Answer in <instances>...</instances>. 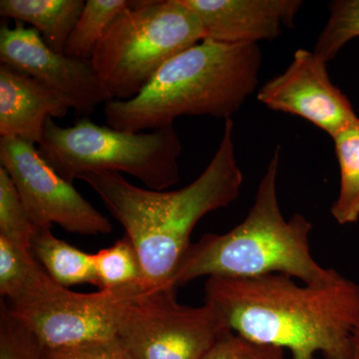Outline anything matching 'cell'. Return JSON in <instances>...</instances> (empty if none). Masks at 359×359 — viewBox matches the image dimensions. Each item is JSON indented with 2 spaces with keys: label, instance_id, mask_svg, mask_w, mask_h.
<instances>
[{
  "label": "cell",
  "instance_id": "cell-1",
  "mask_svg": "<svg viewBox=\"0 0 359 359\" xmlns=\"http://www.w3.org/2000/svg\"><path fill=\"white\" fill-rule=\"evenodd\" d=\"M205 302L231 332L287 349L292 359H349L359 325V283L339 276L325 285H299L271 273L248 278H209Z\"/></svg>",
  "mask_w": 359,
  "mask_h": 359
},
{
  "label": "cell",
  "instance_id": "cell-11",
  "mask_svg": "<svg viewBox=\"0 0 359 359\" xmlns=\"http://www.w3.org/2000/svg\"><path fill=\"white\" fill-rule=\"evenodd\" d=\"M327 65L313 51L297 49L287 69L261 87L257 100L269 109L304 118L332 138L358 117L332 83Z\"/></svg>",
  "mask_w": 359,
  "mask_h": 359
},
{
  "label": "cell",
  "instance_id": "cell-5",
  "mask_svg": "<svg viewBox=\"0 0 359 359\" xmlns=\"http://www.w3.org/2000/svg\"><path fill=\"white\" fill-rule=\"evenodd\" d=\"M37 149L69 183L84 174L113 172L140 180L151 190L166 191L181 179L183 144L174 125L134 133L100 126L88 117L67 128L48 118Z\"/></svg>",
  "mask_w": 359,
  "mask_h": 359
},
{
  "label": "cell",
  "instance_id": "cell-22",
  "mask_svg": "<svg viewBox=\"0 0 359 359\" xmlns=\"http://www.w3.org/2000/svg\"><path fill=\"white\" fill-rule=\"evenodd\" d=\"M44 347L20 320L13 318L1 302L0 313V359H41Z\"/></svg>",
  "mask_w": 359,
  "mask_h": 359
},
{
  "label": "cell",
  "instance_id": "cell-2",
  "mask_svg": "<svg viewBox=\"0 0 359 359\" xmlns=\"http://www.w3.org/2000/svg\"><path fill=\"white\" fill-rule=\"evenodd\" d=\"M233 121L224 120L216 153L197 179L175 191L135 186L121 174L79 177L102 200L132 241L151 287H173L172 280L185 257L194 229L205 215L223 209L240 196L244 175L233 143ZM175 289V287H174Z\"/></svg>",
  "mask_w": 359,
  "mask_h": 359
},
{
  "label": "cell",
  "instance_id": "cell-25",
  "mask_svg": "<svg viewBox=\"0 0 359 359\" xmlns=\"http://www.w3.org/2000/svg\"><path fill=\"white\" fill-rule=\"evenodd\" d=\"M349 359H359V325L351 337V351Z\"/></svg>",
  "mask_w": 359,
  "mask_h": 359
},
{
  "label": "cell",
  "instance_id": "cell-13",
  "mask_svg": "<svg viewBox=\"0 0 359 359\" xmlns=\"http://www.w3.org/2000/svg\"><path fill=\"white\" fill-rule=\"evenodd\" d=\"M69 104L26 73L0 65V136L39 146L48 118H65Z\"/></svg>",
  "mask_w": 359,
  "mask_h": 359
},
{
  "label": "cell",
  "instance_id": "cell-6",
  "mask_svg": "<svg viewBox=\"0 0 359 359\" xmlns=\"http://www.w3.org/2000/svg\"><path fill=\"white\" fill-rule=\"evenodd\" d=\"M204 39L183 0H137L108 28L90 62L113 99L129 100L170 59Z\"/></svg>",
  "mask_w": 359,
  "mask_h": 359
},
{
  "label": "cell",
  "instance_id": "cell-16",
  "mask_svg": "<svg viewBox=\"0 0 359 359\" xmlns=\"http://www.w3.org/2000/svg\"><path fill=\"white\" fill-rule=\"evenodd\" d=\"M332 140L339 167V191L330 214L344 226L359 219V118Z\"/></svg>",
  "mask_w": 359,
  "mask_h": 359
},
{
  "label": "cell",
  "instance_id": "cell-18",
  "mask_svg": "<svg viewBox=\"0 0 359 359\" xmlns=\"http://www.w3.org/2000/svg\"><path fill=\"white\" fill-rule=\"evenodd\" d=\"M99 290H112L131 283H145L136 248L128 236L93 254Z\"/></svg>",
  "mask_w": 359,
  "mask_h": 359
},
{
  "label": "cell",
  "instance_id": "cell-21",
  "mask_svg": "<svg viewBox=\"0 0 359 359\" xmlns=\"http://www.w3.org/2000/svg\"><path fill=\"white\" fill-rule=\"evenodd\" d=\"M39 262L32 252L0 237V294L6 301L18 299L29 282Z\"/></svg>",
  "mask_w": 359,
  "mask_h": 359
},
{
  "label": "cell",
  "instance_id": "cell-23",
  "mask_svg": "<svg viewBox=\"0 0 359 359\" xmlns=\"http://www.w3.org/2000/svg\"><path fill=\"white\" fill-rule=\"evenodd\" d=\"M203 359H285L280 347L266 346L228 330Z\"/></svg>",
  "mask_w": 359,
  "mask_h": 359
},
{
  "label": "cell",
  "instance_id": "cell-17",
  "mask_svg": "<svg viewBox=\"0 0 359 359\" xmlns=\"http://www.w3.org/2000/svg\"><path fill=\"white\" fill-rule=\"evenodd\" d=\"M128 0H87L66 43L65 54L90 61L97 45L116 18L131 6Z\"/></svg>",
  "mask_w": 359,
  "mask_h": 359
},
{
  "label": "cell",
  "instance_id": "cell-7",
  "mask_svg": "<svg viewBox=\"0 0 359 359\" xmlns=\"http://www.w3.org/2000/svg\"><path fill=\"white\" fill-rule=\"evenodd\" d=\"M158 287L142 282L81 294L54 282L39 263L22 294L4 302L9 313L47 348L116 337L126 309Z\"/></svg>",
  "mask_w": 359,
  "mask_h": 359
},
{
  "label": "cell",
  "instance_id": "cell-3",
  "mask_svg": "<svg viewBox=\"0 0 359 359\" xmlns=\"http://www.w3.org/2000/svg\"><path fill=\"white\" fill-rule=\"evenodd\" d=\"M262 65L259 44L203 40L170 59L134 98L106 103V124L139 133L184 116L231 119L256 91Z\"/></svg>",
  "mask_w": 359,
  "mask_h": 359
},
{
  "label": "cell",
  "instance_id": "cell-15",
  "mask_svg": "<svg viewBox=\"0 0 359 359\" xmlns=\"http://www.w3.org/2000/svg\"><path fill=\"white\" fill-rule=\"evenodd\" d=\"M33 257L49 276L65 287L90 283L97 287L93 254L56 238L52 226L37 228L32 243Z\"/></svg>",
  "mask_w": 359,
  "mask_h": 359
},
{
  "label": "cell",
  "instance_id": "cell-24",
  "mask_svg": "<svg viewBox=\"0 0 359 359\" xmlns=\"http://www.w3.org/2000/svg\"><path fill=\"white\" fill-rule=\"evenodd\" d=\"M41 359H135L121 342L113 339L93 340L76 346L44 349Z\"/></svg>",
  "mask_w": 359,
  "mask_h": 359
},
{
  "label": "cell",
  "instance_id": "cell-4",
  "mask_svg": "<svg viewBox=\"0 0 359 359\" xmlns=\"http://www.w3.org/2000/svg\"><path fill=\"white\" fill-rule=\"evenodd\" d=\"M280 147L275 149L259 181L254 204L242 223L224 233H205L187 250L172 287L197 278H248L282 273L309 285H325L339 276L311 255L313 224L304 215L283 216L278 196Z\"/></svg>",
  "mask_w": 359,
  "mask_h": 359
},
{
  "label": "cell",
  "instance_id": "cell-10",
  "mask_svg": "<svg viewBox=\"0 0 359 359\" xmlns=\"http://www.w3.org/2000/svg\"><path fill=\"white\" fill-rule=\"evenodd\" d=\"M0 60L57 92L84 117L113 99L90 61L52 50L39 32L20 21L1 25Z\"/></svg>",
  "mask_w": 359,
  "mask_h": 359
},
{
  "label": "cell",
  "instance_id": "cell-12",
  "mask_svg": "<svg viewBox=\"0 0 359 359\" xmlns=\"http://www.w3.org/2000/svg\"><path fill=\"white\" fill-rule=\"evenodd\" d=\"M197 14L205 39L224 44H259L294 28L301 0H183ZM204 39V40H205Z\"/></svg>",
  "mask_w": 359,
  "mask_h": 359
},
{
  "label": "cell",
  "instance_id": "cell-14",
  "mask_svg": "<svg viewBox=\"0 0 359 359\" xmlns=\"http://www.w3.org/2000/svg\"><path fill=\"white\" fill-rule=\"evenodd\" d=\"M85 4L83 0H1L0 15L29 23L47 46L65 53Z\"/></svg>",
  "mask_w": 359,
  "mask_h": 359
},
{
  "label": "cell",
  "instance_id": "cell-20",
  "mask_svg": "<svg viewBox=\"0 0 359 359\" xmlns=\"http://www.w3.org/2000/svg\"><path fill=\"white\" fill-rule=\"evenodd\" d=\"M35 231L13 179L0 167V237L32 252Z\"/></svg>",
  "mask_w": 359,
  "mask_h": 359
},
{
  "label": "cell",
  "instance_id": "cell-8",
  "mask_svg": "<svg viewBox=\"0 0 359 359\" xmlns=\"http://www.w3.org/2000/svg\"><path fill=\"white\" fill-rule=\"evenodd\" d=\"M177 289L158 287L126 309L116 339L135 359H203L228 332L216 309L186 306Z\"/></svg>",
  "mask_w": 359,
  "mask_h": 359
},
{
  "label": "cell",
  "instance_id": "cell-19",
  "mask_svg": "<svg viewBox=\"0 0 359 359\" xmlns=\"http://www.w3.org/2000/svg\"><path fill=\"white\" fill-rule=\"evenodd\" d=\"M328 8L330 16L313 50L327 63L334 60L349 41L359 37V0H334Z\"/></svg>",
  "mask_w": 359,
  "mask_h": 359
},
{
  "label": "cell",
  "instance_id": "cell-9",
  "mask_svg": "<svg viewBox=\"0 0 359 359\" xmlns=\"http://www.w3.org/2000/svg\"><path fill=\"white\" fill-rule=\"evenodd\" d=\"M0 167L13 179L35 228L60 226L81 236L112 231L107 217L59 176L36 146L20 139H0Z\"/></svg>",
  "mask_w": 359,
  "mask_h": 359
}]
</instances>
